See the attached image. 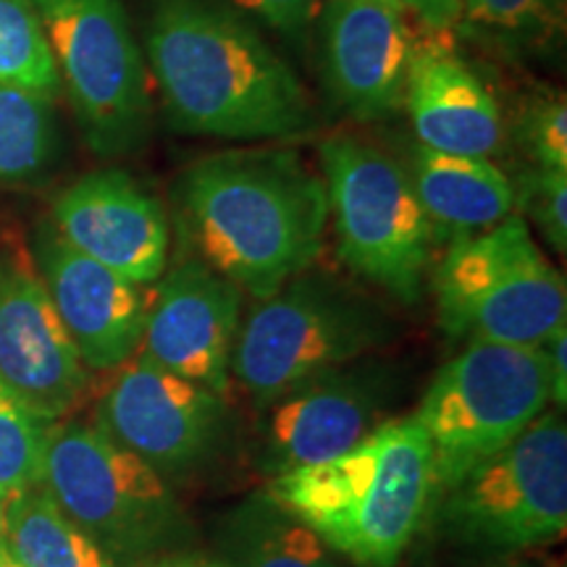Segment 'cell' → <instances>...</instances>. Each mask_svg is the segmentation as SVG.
Instances as JSON below:
<instances>
[{
    "label": "cell",
    "mask_w": 567,
    "mask_h": 567,
    "mask_svg": "<svg viewBox=\"0 0 567 567\" xmlns=\"http://www.w3.org/2000/svg\"><path fill=\"white\" fill-rule=\"evenodd\" d=\"M515 208L523 218H530L551 250H567V174L549 168H530L517 179Z\"/></svg>",
    "instance_id": "27"
},
{
    "label": "cell",
    "mask_w": 567,
    "mask_h": 567,
    "mask_svg": "<svg viewBox=\"0 0 567 567\" xmlns=\"http://www.w3.org/2000/svg\"><path fill=\"white\" fill-rule=\"evenodd\" d=\"M221 549L229 567H342L321 536L266 492L247 496L226 515Z\"/></svg>",
    "instance_id": "20"
},
{
    "label": "cell",
    "mask_w": 567,
    "mask_h": 567,
    "mask_svg": "<svg viewBox=\"0 0 567 567\" xmlns=\"http://www.w3.org/2000/svg\"><path fill=\"white\" fill-rule=\"evenodd\" d=\"M145 45L174 130L239 142L316 130V105L300 76L231 6L151 0Z\"/></svg>",
    "instance_id": "1"
},
{
    "label": "cell",
    "mask_w": 567,
    "mask_h": 567,
    "mask_svg": "<svg viewBox=\"0 0 567 567\" xmlns=\"http://www.w3.org/2000/svg\"><path fill=\"white\" fill-rule=\"evenodd\" d=\"M9 496L11 494H6L3 488H0V542H3L6 536V509H9Z\"/></svg>",
    "instance_id": "33"
},
{
    "label": "cell",
    "mask_w": 567,
    "mask_h": 567,
    "mask_svg": "<svg viewBox=\"0 0 567 567\" xmlns=\"http://www.w3.org/2000/svg\"><path fill=\"white\" fill-rule=\"evenodd\" d=\"M53 226L71 247L140 287L166 274L168 216L130 174L82 176L53 203Z\"/></svg>",
    "instance_id": "16"
},
{
    "label": "cell",
    "mask_w": 567,
    "mask_h": 567,
    "mask_svg": "<svg viewBox=\"0 0 567 567\" xmlns=\"http://www.w3.org/2000/svg\"><path fill=\"white\" fill-rule=\"evenodd\" d=\"M182 216L205 266L258 300L313 268L323 250V179L284 147L200 158L179 182Z\"/></svg>",
    "instance_id": "2"
},
{
    "label": "cell",
    "mask_w": 567,
    "mask_h": 567,
    "mask_svg": "<svg viewBox=\"0 0 567 567\" xmlns=\"http://www.w3.org/2000/svg\"><path fill=\"white\" fill-rule=\"evenodd\" d=\"M431 289L439 326L452 342L544 347L567 326L563 274L520 213L452 239L431 274Z\"/></svg>",
    "instance_id": "5"
},
{
    "label": "cell",
    "mask_w": 567,
    "mask_h": 567,
    "mask_svg": "<svg viewBox=\"0 0 567 567\" xmlns=\"http://www.w3.org/2000/svg\"><path fill=\"white\" fill-rule=\"evenodd\" d=\"M394 402L396 379L381 363L354 360L316 375L264 408L258 467L274 478L344 455L389 421Z\"/></svg>",
    "instance_id": "12"
},
{
    "label": "cell",
    "mask_w": 567,
    "mask_h": 567,
    "mask_svg": "<svg viewBox=\"0 0 567 567\" xmlns=\"http://www.w3.org/2000/svg\"><path fill=\"white\" fill-rule=\"evenodd\" d=\"M0 384L48 423L63 421L87 392V368L24 255L0 258Z\"/></svg>",
    "instance_id": "13"
},
{
    "label": "cell",
    "mask_w": 567,
    "mask_h": 567,
    "mask_svg": "<svg viewBox=\"0 0 567 567\" xmlns=\"http://www.w3.org/2000/svg\"><path fill=\"white\" fill-rule=\"evenodd\" d=\"M53 101L0 82V182L38 179L59 153Z\"/></svg>",
    "instance_id": "22"
},
{
    "label": "cell",
    "mask_w": 567,
    "mask_h": 567,
    "mask_svg": "<svg viewBox=\"0 0 567 567\" xmlns=\"http://www.w3.org/2000/svg\"><path fill=\"white\" fill-rule=\"evenodd\" d=\"M429 38H450L460 27V0H402Z\"/></svg>",
    "instance_id": "29"
},
{
    "label": "cell",
    "mask_w": 567,
    "mask_h": 567,
    "mask_svg": "<svg viewBox=\"0 0 567 567\" xmlns=\"http://www.w3.org/2000/svg\"><path fill=\"white\" fill-rule=\"evenodd\" d=\"M439 520L471 549L517 551L557 542L567 528V425L547 410L513 444L446 488Z\"/></svg>",
    "instance_id": "10"
},
{
    "label": "cell",
    "mask_w": 567,
    "mask_h": 567,
    "mask_svg": "<svg viewBox=\"0 0 567 567\" xmlns=\"http://www.w3.org/2000/svg\"><path fill=\"white\" fill-rule=\"evenodd\" d=\"M389 339L386 313L334 276L302 271L239 326L231 379L264 410L281 394L350 365Z\"/></svg>",
    "instance_id": "6"
},
{
    "label": "cell",
    "mask_w": 567,
    "mask_h": 567,
    "mask_svg": "<svg viewBox=\"0 0 567 567\" xmlns=\"http://www.w3.org/2000/svg\"><path fill=\"white\" fill-rule=\"evenodd\" d=\"M326 82L358 122H384L405 103L413 32L379 0H329L321 11Z\"/></svg>",
    "instance_id": "17"
},
{
    "label": "cell",
    "mask_w": 567,
    "mask_h": 567,
    "mask_svg": "<svg viewBox=\"0 0 567 567\" xmlns=\"http://www.w3.org/2000/svg\"><path fill=\"white\" fill-rule=\"evenodd\" d=\"M38 271L87 371H116L140 352L151 297L71 247L55 226H40Z\"/></svg>",
    "instance_id": "15"
},
{
    "label": "cell",
    "mask_w": 567,
    "mask_h": 567,
    "mask_svg": "<svg viewBox=\"0 0 567 567\" xmlns=\"http://www.w3.org/2000/svg\"><path fill=\"white\" fill-rule=\"evenodd\" d=\"M549 360V381H551V405L555 410L567 408V326L559 329L555 337L544 344Z\"/></svg>",
    "instance_id": "30"
},
{
    "label": "cell",
    "mask_w": 567,
    "mask_h": 567,
    "mask_svg": "<svg viewBox=\"0 0 567 567\" xmlns=\"http://www.w3.org/2000/svg\"><path fill=\"white\" fill-rule=\"evenodd\" d=\"M0 82L55 101L61 76L32 0H0Z\"/></svg>",
    "instance_id": "24"
},
{
    "label": "cell",
    "mask_w": 567,
    "mask_h": 567,
    "mask_svg": "<svg viewBox=\"0 0 567 567\" xmlns=\"http://www.w3.org/2000/svg\"><path fill=\"white\" fill-rule=\"evenodd\" d=\"M145 567H229L224 559L200 555V551L187 549V551H176V555H166L161 559H153Z\"/></svg>",
    "instance_id": "31"
},
{
    "label": "cell",
    "mask_w": 567,
    "mask_h": 567,
    "mask_svg": "<svg viewBox=\"0 0 567 567\" xmlns=\"http://www.w3.org/2000/svg\"><path fill=\"white\" fill-rule=\"evenodd\" d=\"M549 405L544 347L465 342L439 368L413 413L431 442L436 496L526 434Z\"/></svg>",
    "instance_id": "7"
},
{
    "label": "cell",
    "mask_w": 567,
    "mask_h": 567,
    "mask_svg": "<svg viewBox=\"0 0 567 567\" xmlns=\"http://www.w3.org/2000/svg\"><path fill=\"white\" fill-rule=\"evenodd\" d=\"M226 396L168 373L137 352L113 371L95 425L163 478L197 471L221 444Z\"/></svg>",
    "instance_id": "11"
},
{
    "label": "cell",
    "mask_w": 567,
    "mask_h": 567,
    "mask_svg": "<svg viewBox=\"0 0 567 567\" xmlns=\"http://www.w3.org/2000/svg\"><path fill=\"white\" fill-rule=\"evenodd\" d=\"M563 24V0H460V27L499 51L542 53Z\"/></svg>",
    "instance_id": "23"
},
{
    "label": "cell",
    "mask_w": 567,
    "mask_h": 567,
    "mask_svg": "<svg viewBox=\"0 0 567 567\" xmlns=\"http://www.w3.org/2000/svg\"><path fill=\"white\" fill-rule=\"evenodd\" d=\"M3 542L24 567H118L42 484L9 496Z\"/></svg>",
    "instance_id": "21"
},
{
    "label": "cell",
    "mask_w": 567,
    "mask_h": 567,
    "mask_svg": "<svg viewBox=\"0 0 567 567\" xmlns=\"http://www.w3.org/2000/svg\"><path fill=\"white\" fill-rule=\"evenodd\" d=\"M264 492L358 567H394L436 502L431 442L415 415L381 423L323 463L268 478Z\"/></svg>",
    "instance_id": "3"
},
{
    "label": "cell",
    "mask_w": 567,
    "mask_h": 567,
    "mask_svg": "<svg viewBox=\"0 0 567 567\" xmlns=\"http://www.w3.org/2000/svg\"><path fill=\"white\" fill-rule=\"evenodd\" d=\"M379 3H386V6H392V9L405 11V9H402V0H379Z\"/></svg>",
    "instance_id": "34"
},
{
    "label": "cell",
    "mask_w": 567,
    "mask_h": 567,
    "mask_svg": "<svg viewBox=\"0 0 567 567\" xmlns=\"http://www.w3.org/2000/svg\"><path fill=\"white\" fill-rule=\"evenodd\" d=\"M51 425L0 384V488L6 494L42 484Z\"/></svg>",
    "instance_id": "25"
},
{
    "label": "cell",
    "mask_w": 567,
    "mask_h": 567,
    "mask_svg": "<svg viewBox=\"0 0 567 567\" xmlns=\"http://www.w3.org/2000/svg\"><path fill=\"white\" fill-rule=\"evenodd\" d=\"M517 142L534 168L567 174V105L563 92H538L517 118Z\"/></svg>",
    "instance_id": "26"
},
{
    "label": "cell",
    "mask_w": 567,
    "mask_h": 567,
    "mask_svg": "<svg viewBox=\"0 0 567 567\" xmlns=\"http://www.w3.org/2000/svg\"><path fill=\"white\" fill-rule=\"evenodd\" d=\"M231 3L297 45L310 40L321 17V0H231Z\"/></svg>",
    "instance_id": "28"
},
{
    "label": "cell",
    "mask_w": 567,
    "mask_h": 567,
    "mask_svg": "<svg viewBox=\"0 0 567 567\" xmlns=\"http://www.w3.org/2000/svg\"><path fill=\"white\" fill-rule=\"evenodd\" d=\"M42 486L118 567H145L195 544V526L172 484L95 423L51 425Z\"/></svg>",
    "instance_id": "4"
},
{
    "label": "cell",
    "mask_w": 567,
    "mask_h": 567,
    "mask_svg": "<svg viewBox=\"0 0 567 567\" xmlns=\"http://www.w3.org/2000/svg\"><path fill=\"white\" fill-rule=\"evenodd\" d=\"M321 166L339 258L394 300L415 305L436 237L405 163L365 137L337 132L321 142Z\"/></svg>",
    "instance_id": "8"
},
{
    "label": "cell",
    "mask_w": 567,
    "mask_h": 567,
    "mask_svg": "<svg viewBox=\"0 0 567 567\" xmlns=\"http://www.w3.org/2000/svg\"><path fill=\"white\" fill-rule=\"evenodd\" d=\"M405 168L436 239L471 237L517 213L513 182L481 155L439 153L417 142Z\"/></svg>",
    "instance_id": "19"
},
{
    "label": "cell",
    "mask_w": 567,
    "mask_h": 567,
    "mask_svg": "<svg viewBox=\"0 0 567 567\" xmlns=\"http://www.w3.org/2000/svg\"><path fill=\"white\" fill-rule=\"evenodd\" d=\"M0 567H24L13 557V551L6 547V542H0Z\"/></svg>",
    "instance_id": "32"
},
{
    "label": "cell",
    "mask_w": 567,
    "mask_h": 567,
    "mask_svg": "<svg viewBox=\"0 0 567 567\" xmlns=\"http://www.w3.org/2000/svg\"><path fill=\"white\" fill-rule=\"evenodd\" d=\"M405 105L417 142L431 151L488 158L502 147L499 103L444 38L415 40Z\"/></svg>",
    "instance_id": "18"
},
{
    "label": "cell",
    "mask_w": 567,
    "mask_h": 567,
    "mask_svg": "<svg viewBox=\"0 0 567 567\" xmlns=\"http://www.w3.org/2000/svg\"><path fill=\"white\" fill-rule=\"evenodd\" d=\"M84 140L97 155L140 151L153 130L151 74L122 0H32Z\"/></svg>",
    "instance_id": "9"
},
{
    "label": "cell",
    "mask_w": 567,
    "mask_h": 567,
    "mask_svg": "<svg viewBox=\"0 0 567 567\" xmlns=\"http://www.w3.org/2000/svg\"><path fill=\"white\" fill-rule=\"evenodd\" d=\"M239 326L243 292L203 260H184L147 305L140 354L226 396Z\"/></svg>",
    "instance_id": "14"
}]
</instances>
